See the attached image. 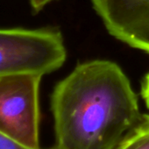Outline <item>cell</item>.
I'll list each match as a JSON object with an SVG mask.
<instances>
[{
  "label": "cell",
  "instance_id": "cell-3",
  "mask_svg": "<svg viewBox=\"0 0 149 149\" xmlns=\"http://www.w3.org/2000/svg\"><path fill=\"white\" fill-rule=\"evenodd\" d=\"M41 77L33 73L0 77V131L33 149H40L39 91Z\"/></svg>",
  "mask_w": 149,
  "mask_h": 149
},
{
  "label": "cell",
  "instance_id": "cell-5",
  "mask_svg": "<svg viewBox=\"0 0 149 149\" xmlns=\"http://www.w3.org/2000/svg\"><path fill=\"white\" fill-rule=\"evenodd\" d=\"M114 149H149V115L142 114Z\"/></svg>",
  "mask_w": 149,
  "mask_h": 149
},
{
  "label": "cell",
  "instance_id": "cell-6",
  "mask_svg": "<svg viewBox=\"0 0 149 149\" xmlns=\"http://www.w3.org/2000/svg\"><path fill=\"white\" fill-rule=\"evenodd\" d=\"M0 149H33L0 131Z\"/></svg>",
  "mask_w": 149,
  "mask_h": 149
},
{
  "label": "cell",
  "instance_id": "cell-1",
  "mask_svg": "<svg viewBox=\"0 0 149 149\" xmlns=\"http://www.w3.org/2000/svg\"><path fill=\"white\" fill-rule=\"evenodd\" d=\"M54 149H114L142 117L122 69L96 60L78 65L51 96Z\"/></svg>",
  "mask_w": 149,
  "mask_h": 149
},
{
  "label": "cell",
  "instance_id": "cell-7",
  "mask_svg": "<svg viewBox=\"0 0 149 149\" xmlns=\"http://www.w3.org/2000/svg\"><path fill=\"white\" fill-rule=\"evenodd\" d=\"M141 95L144 99V102L146 107L149 109V73L146 74L142 83L141 88Z\"/></svg>",
  "mask_w": 149,
  "mask_h": 149
},
{
  "label": "cell",
  "instance_id": "cell-8",
  "mask_svg": "<svg viewBox=\"0 0 149 149\" xmlns=\"http://www.w3.org/2000/svg\"><path fill=\"white\" fill-rule=\"evenodd\" d=\"M52 1H54V0H29L31 7L34 13H39Z\"/></svg>",
  "mask_w": 149,
  "mask_h": 149
},
{
  "label": "cell",
  "instance_id": "cell-4",
  "mask_svg": "<svg viewBox=\"0 0 149 149\" xmlns=\"http://www.w3.org/2000/svg\"><path fill=\"white\" fill-rule=\"evenodd\" d=\"M108 32L149 54V0H91Z\"/></svg>",
  "mask_w": 149,
  "mask_h": 149
},
{
  "label": "cell",
  "instance_id": "cell-2",
  "mask_svg": "<svg viewBox=\"0 0 149 149\" xmlns=\"http://www.w3.org/2000/svg\"><path fill=\"white\" fill-rule=\"evenodd\" d=\"M66 55L59 31L0 28V77L13 73L43 77L61 68Z\"/></svg>",
  "mask_w": 149,
  "mask_h": 149
}]
</instances>
